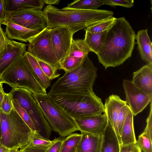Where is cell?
I'll return each instance as SVG.
<instances>
[{
	"label": "cell",
	"instance_id": "cell-1",
	"mask_svg": "<svg viewBox=\"0 0 152 152\" xmlns=\"http://www.w3.org/2000/svg\"><path fill=\"white\" fill-rule=\"evenodd\" d=\"M135 32L124 17L117 18L107 31L101 48L96 54L104 67H115L130 57L135 43Z\"/></svg>",
	"mask_w": 152,
	"mask_h": 152
},
{
	"label": "cell",
	"instance_id": "cell-2",
	"mask_svg": "<svg viewBox=\"0 0 152 152\" xmlns=\"http://www.w3.org/2000/svg\"><path fill=\"white\" fill-rule=\"evenodd\" d=\"M47 20V27L51 29L66 27L74 32L113 17V11L104 10H89L64 7L59 9L48 5L43 9Z\"/></svg>",
	"mask_w": 152,
	"mask_h": 152
},
{
	"label": "cell",
	"instance_id": "cell-3",
	"mask_svg": "<svg viewBox=\"0 0 152 152\" xmlns=\"http://www.w3.org/2000/svg\"><path fill=\"white\" fill-rule=\"evenodd\" d=\"M47 96L72 118L104 113V105L93 90L76 93H48Z\"/></svg>",
	"mask_w": 152,
	"mask_h": 152
},
{
	"label": "cell",
	"instance_id": "cell-4",
	"mask_svg": "<svg viewBox=\"0 0 152 152\" xmlns=\"http://www.w3.org/2000/svg\"><path fill=\"white\" fill-rule=\"evenodd\" d=\"M97 70L88 55L77 67L65 72L59 77L52 85L49 93L71 94L92 90L97 77Z\"/></svg>",
	"mask_w": 152,
	"mask_h": 152
},
{
	"label": "cell",
	"instance_id": "cell-5",
	"mask_svg": "<svg viewBox=\"0 0 152 152\" xmlns=\"http://www.w3.org/2000/svg\"><path fill=\"white\" fill-rule=\"evenodd\" d=\"M2 137L0 143L9 149H22L30 142L32 131L13 108L7 114L0 110Z\"/></svg>",
	"mask_w": 152,
	"mask_h": 152
},
{
	"label": "cell",
	"instance_id": "cell-6",
	"mask_svg": "<svg viewBox=\"0 0 152 152\" xmlns=\"http://www.w3.org/2000/svg\"><path fill=\"white\" fill-rule=\"evenodd\" d=\"M9 94L12 101L28 114L36 132L40 136L49 139L52 129L45 117L34 94L23 88H12Z\"/></svg>",
	"mask_w": 152,
	"mask_h": 152
},
{
	"label": "cell",
	"instance_id": "cell-7",
	"mask_svg": "<svg viewBox=\"0 0 152 152\" xmlns=\"http://www.w3.org/2000/svg\"><path fill=\"white\" fill-rule=\"evenodd\" d=\"M34 96L52 130L61 137H65L79 131L73 119L49 99L47 95L34 94Z\"/></svg>",
	"mask_w": 152,
	"mask_h": 152
},
{
	"label": "cell",
	"instance_id": "cell-8",
	"mask_svg": "<svg viewBox=\"0 0 152 152\" xmlns=\"http://www.w3.org/2000/svg\"><path fill=\"white\" fill-rule=\"evenodd\" d=\"M23 56L16 58L2 73L1 77L4 83L12 88H25L34 94L47 95L46 90L35 79L26 63Z\"/></svg>",
	"mask_w": 152,
	"mask_h": 152
},
{
	"label": "cell",
	"instance_id": "cell-9",
	"mask_svg": "<svg viewBox=\"0 0 152 152\" xmlns=\"http://www.w3.org/2000/svg\"><path fill=\"white\" fill-rule=\"evenodd\" d=\"M27 52L36 58L44 61L56 69H60L52 46L49 28H47L30 40Z\"/></svg>",
	"mask_w": 152,
	"mask_h": 152
},
{
	"label": "cell",
	"instance_id": "cell-10",
	"mask_svg": "<svg viewBox=\"0 0 152 152\" xmlns=\"http://www.w3.org/2000/svg\"><path fill=\"white\" fill-rule=\"evenodd\" d=\"M8 21L33 30L42 31L47 27L46 16L43 11L24 9L7 12Z\"/></svg>",
	"mask_w": 152,
	"mask_h": 152
},
{
	"label": "cell",
	"instance_id": "cell-11",
	"mask_svg": "<svg viewBox=\"0 0 152 152\" xmlns=\"http://www.w3.org/2000/svg\"><path fill=\"white\" fill-rule=\"evenodd\" d=\"M50 29L52 46L59 64L69 53L75 33L71 28L64 26Z\"/></svg>",
	"mask_w": 152,
	"mask_h": 152
},
{
	"label": "cell",
	"instance_id": "cell-12",
	"mask_svg": "<svg viewBox=\"0 0 152 152\" xmlns=\"http://www.w3.org/2000/svg\"><path fill=\"white\" fill-rule=\"evenodd\" d=\"M123 85L126 103L128 104L133 115H136L152 101V96L136 87L129 80L124 79Z\"/></svg>",
	"mask_w": 152,
	"mask_h": 152
},
{
	"label": "cell",
	"instance_id": "cell-13",
	"mask_svg": "<svg viewBox=\"0 0 152 152\" xmlns=\"http://www.w3.org/2000/svg\"><path fill=\"white\" fill-rule=\"evenodd\" d=\"M91 51L83 39H73L69 53L59 63L60 69L70 71L77 67Z\"/></svg>",
	"mask_w": 152,
	"mask_h": 152
},
{
	"label": "cell",
	"instance_id": "cell-14",
	"mask_svg": "<svg viewBox=\"0 0 152 152\" xmlns=\"http://www.w3.org/2000/svg\"><path fill=\"white\" fill-rule=\"evenodd\" d=\"M81 132L102 134L108 123L106 113L73 118Z\"/></svg>",
	"mask_w": 152,
	"mask_h": 152
},
{
	"label": "cell",
	"instance_id": "cell-15",
	"mask_svg": "<svg viewBox=\"0 0 152 152\" xmlns=\"http://www.w3.org/2000/svg\"><path fill=\"white\" fill-rule=\"evenodd\" d=\"M126 104V101L122 100L119 96L112 94L106 99L104 105V113L115 131L120 144L121 142L118 128V115L121 108Z\"/></svg>",
	"mask_w": 152,
	"mask_h": 152
},
{
	"label": "cell",
	"instance_id": "cell-16",
	"mask_svg": "<svg viewBox=\"0 0 152 152\" xmlns=\"http://www.w3.org/2000/svg\"><path fill=\"white\" fill-rule=\"evenodd\" d=\"M26 51V45L10 40L0 56V73L5 71L17 57L23 56Z\"/></svg>",
	"mask_w": 152,
	"mask_h": 152
},
{
	"label": "cell",
	"instance_id": "cell-17",
	"mask_svg": "<svg viewBox=\"0 0 152 152\" xmlns=\"http://www.w3.org/2000/svg\"><path fill=\"white\" fill-rule=\"evenodd\" d=\"M3 25L6 26L4 32L9 39L17 40L22 43L28 42L42 31L29 29L9 21Z\"/></svg>",
	"mask_w": 152,
	"mask_h": 152
},
{
	"label": "cell",
	"instance_id": "cell-18",
	"mask_svg": "<svg viewBox=\"0 0 152 152\" xmlns=\"http://www.w3.org/2000/svg\"><path fill=\"white\" fill-rule=\"evenodd\" d=\"M132 83L148 95L152 96V63H147L133 73Z\"/></svg>",
	"mask_w": 152,
	"mask_h": 152
},
{
	"label": "cell",
	"instance_id": "cell-19",
	"mask_svg": "<svg viewBox=\"0 0 152 152\" xmlns=\"http://www.w3.org/2000/svg\"><path fill=\"white\" fill-rule=\"evenodd\" d=\"M135 39L142 60L147 63H152V43L148 33V29L139 31Z\"/></svg>",
	"mask_w": 152,
	"mask_h": 152
},
{
	"label": "cell",
	"instance_id": "cell-20",
	"mask_svg": "<svg viewBox=\"0 0 152 152\" xmlns=\"http://www.w3.org/2000/svg\"><path fill=\"white\" fill-rule=\"evenodd\" d=\"M29 69L39 84L46 90L50 86V80L40 68L37 59L26 51L23 56Z\"/></svg>",
	"mask_w": 152,
	"mask_h": 152
},
{
	"label": "cell",
	"instance_id": "cell-21",
	"mask_svg": "<svg viewBox=\"0 0 152 152\" xmlns=\"http://www.w3.org/2000/svg\"><path fill=\"white\" fill-rule=\"evenodd\" d=\"M82 137L76 152H100L102 134L81 132Z\"/></svg>",
	"mask_w": 152,
	"mask_h": 152
},
{
	"label": "cell",
	"instance_id": "cell-22",
	"mask_svg": "<svg viewBox=\"0 0 152 152\" xmlns=\"http://www.w3.org/2000/svg\"><path fill=\"white\" fill-rule=\"evenodd\" d=\"M120 145L115 131L108 121L102 134L100 152H119Z\"/></svg>",
	"mask_w": 152,
	"mask_h": 152
},
{
	"label": "cell",
	"instance_id": "cell-23",
	"mask_svg": "<svg viewBox=\"0 0 152 152\" xmlns=\"http://www.w3.org/2000/svg\"><path fill=\"white\" fill-rule=\"evenodd\" d=\"M7 12L24 9L41 10L44 5L43 0H5Z\"/></svg>",
	"mask_w": 152,
	"mask_h": 152
},
{
	"label": "cell",
	"instance_id": "cell-24",
	"mask_svg": "<svg viewBox=\"0 0 152 152\" xmlns=\"http://www.w3.org/2000/svg\"><path fill=\"white\" fill-rule=\"evenodd\" d=\"M133 116L130 109L121 130V137L122 144L126 145L137 142L134 128Z\"/></svg>",
	"mask_w": 152,
	"mask_h": 152
},
{
	"label": "cell",
	"instance_id": "cell-25",
	"mask_svg": "<svg viewBox=\"0 0 152 152\" xmlns=\"http://www.w3.org/2000/svg\"><path fill=\"white\" fill-rule=\"evenodd\" d=\"M107 31L99 33H91L86 31L85 43L90 50L97 54L100 50L105 38Z\"/></svg>",
	"mask_w": 152,
	"mask_h": 152
},
{
	"label": "cell",
	"instance_id": "cell-26",
	"mask_svg": "<svg viewBox=\"0 0 152 152\" xmlns=\"http://www.w3.org/2000/svg\"><path fill=\"white\" fill-rule=\"evenodd\" d=\"M103 5L101 0H77L69 4L66 7L81 10H96Z\"/></svg>",
	"mask_w": 152,
	"mask_h": 152
},
{
	"label": "cell",
	"instance_id": "cell-27",
	"mask_svg": "<svg viewBox=\"0 0 152 152\" xmlns=\"http://www.w3.org/2000/svg\"><path fill=\"white\" fill-rule=\"evenodd\" d=\"M82 135L72 133L63 140L60 152H76Z\"/></svg>",
	"mask_w": 152,
	"mask_h": 152
},
{
	"label": "cell",
	"instance_id": "cell-28",
	"mask_svg": "<svg viewBox=\"0 0 152 152\" xmlns=\"http://www.w3.org/2000/svg\"><path fill=\"white\" fill-rule=\"evenodd\" d=\"M117 18L113 17L98 23L86 27V31L91 33H99L107 31L113 25Z\"/></svg>",
	"mask_w": 152,
	"mask_h": 152
},
{
	"label": "cell",
	"instance_id": "cell-29",
	"mask_svg": "<svg viewBox=\"0 0 152 152\" xmlns=\"http://www.w3.org/2000/svg\"><path fill=\"white\" fill-rule=\"evenodd\" d=\"M137 143L143 152H152V140L146 133L139 136Z\"/></svg>",
	"mask_w": 152,
	"mask_h": 152
},
{
	"label": "cell",
	"instance_id": "cell-30",
	"mask_svg": "<svg viewBox=\"0 0 152 152\" xmlns=\"http://www.w3.org/2000/svg\"><path fill=\"white\" fill-rule=\"evenodd\" d=\"M36 59L42 71L50 80L60 75V74L57 73V70L51 65L38 59Z\"/></svg>",
	"mask_w": 152,
	"mask_h": 152
},
{
	"label": "cell",
	"instance_id": "cell-31",
	"mask_svg": "<svg viewBox=\"0 0 152 152\" xmlns=\"http://www.w3.org/2000/svg\"><path fill=\"white\" fill-rule=\"evenodd\" d=\"M13 108L33 132H36L32 121L29 115L23 108L12 101Z\"/></svg>",
	"mask_w": 152,
	"mask_h": 152
},
{
	"label": "cell",
	"instance_id": "cell-32",
	"mask_svg": "<svg viewBox=\"0 0 152 152\" xmlns=\"http://www.w3.org/2000/svg\"><path fill=\"white\" fill-rule=\"evenodd\" d=\"M53 142L54 140H51L45 138L39 135L37 132H32L29 143L34 146L48 147Z\"/></svg>",
	"mask_w": 152,
	"mask_h": 152
},
{
	"label": "cell",
	"instance_id": "cell-33",
	"mask_svg": "<svg viewBox=\"0 0 152 152\" xmlns=\"http://www.w3.org/2000/svg\"><path fill=\"white\" fill-rule=\"evenodd\" d=\"M13 108L12 100L9 93H5L1 102L0 110L7 114H9Z\"/></svg>",
	"mask_w": 152,
	"mask_h": 152
},
{
	"label": "cell",
	"instance_id": "cell-34",
	"mask_svg": "<svg viewBox=\"0 0 152 152\" xmlns=\"http://www.w3.org/2000/svg\"><path fill=\"white\" fill-rule=\"evenodd\" d=\"M103 5H107L111 7L121 6L127 8L132 7L134 5L133 0H101Z\"/></svg>",
	"mask_w": 152,
	"mask_h": 152
},
{
	"label": "cell",
	"instance_id": "cell-35",
	"mask_svg": "<svg viewBox=\"0 0 152 152\" xmlns=\"http://www.w3.org/2000/svg\"><path fill=\"white\" fill-rule=\"evenodd\" d=\"M130 109L129 106L126 104L123 106L120 110L118 117V128L119 133L120 137L123 125Z\"/></svg>",
	"mask_w": 152,
	"mask_h": 152
},
{
	"label": "cell",
	"instance_id": "cell-36",
	"mask_svg": "<svg viewBox=\"0 0 152 152\" xmlns=\"http://www.w3.org/2000/svg\"><path fill=\"white\" fill-rule=\"evenodd\" d=\"M64 137H60L55 138L52 144L47 149V152H60L62 143Z\"/></svg>",
	"mask_w": 152,
	"mask_h": 152
},
{
	"label": "cell",
	"instance_id": "cell-37",
	"mask_svg": "<svg viewBox=\"0 0 152 152\" xmlns=\"http://www.w3.org/2000/svg\"><path fill=\"white\" fill-rule=\"evenodd\" d=\"M119 152H142L137 142L128 144L120 145Z\"/></svg>",
	"mask_w": 152,
	"mask_h": 152
},
{
	"label": "cell",
	"instance_id": "cell-38",
	"mask_svg": "<svg viewBox=\"0 0 152 152\" xmlns=\"http://www.w3.org/2000/svg\"><path fill=\"white\" fill-rule=\"evenodd\" d=\"M48 147L34 146L29 143L18 150V152H47V149Z\"/></svg>",
	"mask_w": 152,
	"mask_h": 152
},
{
	"label": "cell",
	"instance_id": "cell-39",
	"mask_svg": "<svg viewBox=\"0 0 152 152\" xmlns=\"http://www.w3.org/2000/svg\"><path fill=\"white\" fill-rule=\"evenodd\" d=\"M8 21L5 0H0V25Z\"/></svg>",
	"mask_w": 152,
	"mask_h": 152
},
{
	"label": "cell",
	"instance_id": "cell-40",
	"mask_svg": "<svg viewBox=\"0 0 152 152\" xmlns=\"http://www.w3.org/2000/svg\"><path fill=\"white\" fill-rule=\"evenodd\" d=\"M150 109L149 115L146 119V125L144 132L147 134L152 140V102H150Z\"/></svg>",
	"mask_w": 152,
	"mask_h": 152
},
{
	"label": "cell",
	"instance_id": "cell-41",
	"mask_svg": "<svg viewBox=\"0 0 152 152\" xmlns=\"http://www.w3.org/2000/svg\"><path fill=\"white\" fill-rule=\"evenodd\" d=\"M9 40L7 37L1 25H0V56L6 48Z\"/></svg>",
	"mask_w": 152,
	"mask_h": 152
},
{
	"label": "cell",
	"instance_id": "cell-42",
	"mask_svg": "<svg viewBox=\"0 0 152 152\" xmlns=\"http://www.w3.org/2000/svg\"><path fill=\"white\" fill-rule=\"evenodd\" d=\"M3 83H0V109H1V102L4 96L6 93L3 90Z\"/></svg>",
	"mask_w": 152,
	"mask_h": 152
},
{
	"label": "cell",
	"instance_id": "cell-43",
	"mask_svg": "<svg viewBox=\"0 0 152 152\" xmlns=\"http://www.w3.org/2000/svg\"><path fill=\"white\" fill-rule=\"evenodd\" d=\"M45 4H46L48 5L58 4L59 2V0H43Z\"/></svg>",
	"mask_w": 152,
	"mask_h": 152
},
{
	"label": "cell",
	"instance_id": "cell-44",
	"mask_svg": "<svg viewBox=\"0 0 152 152\" xmlns=\"http://www.w3.org/2000/svg\"><path fill=\"white\" fill-rule=\"evenodd\" d=\"M10 149L0 143V152H8Z\"/></svg>",
	"mask_w": 152,
	"mask_h": 152
},
{
	"label": "cell",
	"instance_id": "cell-45",
	"mask_svg": "<svg viewBox=\"0 0 152 152\" xmlns=\"http://www.w3.org/2000/svg\"><path fill=\"white\" fill-rule=\"evenodd\" d=\"M18 149L17 148H14L10 149L9 151L8 152H18Z\"/></svg>",
	"mask_w": 152,
	"mask_h": 152
},
{
	"label": "cell",
	"instance_id": "cell-46",
	"mask_svg": "<svg viewBox=\"0 0 152 152\" xmlns=\"http://www.w3.org/2000/svg\"><path fill=\"white\" fill-rule=\"evenodd\" d=\"M2 137V130L1 128V120L0 118V139Z\"/></svg>",
	"mask_w": 152,
	"mask_h": 152
},
{
	"label": "cell",
	"instance_id": "cell-47",
	"mask_svg": "<svg viewBox=\"0 0 152 152\" xmlns=\"http://www.w3.org/2000/svg\"><path fill=\"white\" fill-rule=\"evenodd\" d=\"M2 73H0V83H4V82L3 80L1 77Z\"/></svg>",
	"mask_w": 152,
	"mask_h": 152
}]
</instances>
